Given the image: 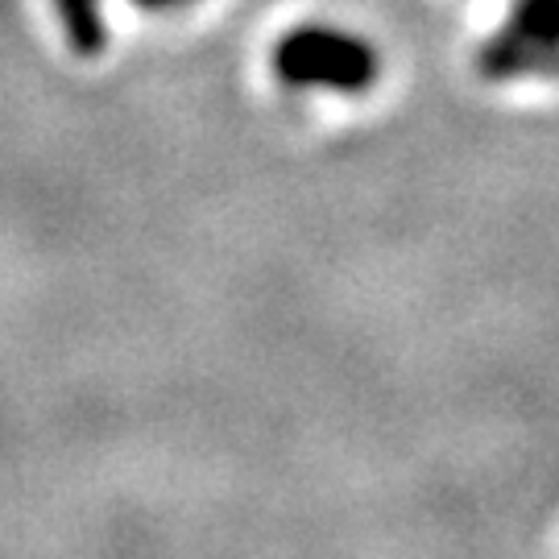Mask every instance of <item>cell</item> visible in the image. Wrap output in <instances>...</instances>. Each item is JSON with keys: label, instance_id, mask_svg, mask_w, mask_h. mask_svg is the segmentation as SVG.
Returning a JSON list of instances; mask_svg holds the SVG:
<instances>
[{"label": "cell", "instance_id": "cell-1", "mask_svg": "<svg viewBox=\"0 0 559 559\" xmlns=\"http://www.w3.org/2000/svg\"><path fill=\"white\" fill-rule=\"evenodd\" d=\"M274 75L286 87H328L344 96L369 92L381 75L378 50L336 25H299L274 46Z\"/></svg>", "mask_w": 559, "mask_h": 559}, {"label": "cell", "instance_id": "cell-2", "mask_svg": "<svg viewBox=\"0 0 559 559\" xmlns=\"http://www.w3.org/2000/svg\"><path fill=\"white\" fill-rule=\"evenodd\" d=\"M477 71L485 80H559V41H531L510 25L477 50Z\"/></svg>", "mask_w": 559, "mask_h": 559}, {"label": "cell", "instance_id": "cell-3", "mask_svg": "<svg viewBox=\"0 0 559 559\" xmlns=\"http://www.w3.org/2000/svg\"><path fill=\"white\" fill-rule=\"evenodd\" d=\"M67 29V41L75 55H100L104 50V17L100 0H55Z\"/></svg>", "mask_w": 559, "mask_h": 559}, {"label": "cell", "instance_id": "cell-4", "mask_svg": "<svg viewBox=\"0 0 559 559\" xmlns=\"http://www.w3.org/2000/svg\"><path fill=\"white\" fill-rule=\"evenodd\" d=\"M506 25L531 41H559V0H514Z\"/></svg>", "mask_w": 559, "mask_h": 559}, {"label": "cell", "instance_id": "cell-5", "mask_svg": "<svg viewBox=\"0 0 559 559\" xmlns=\"http://www.w3.org/2000/svg\"><path fill=\"white\" fill-rule=\"evenodd\" d=\"M141 9H175V4H187V0H133Z\"/></svg>", "mask_w": 559, "mask_h": 559}]
</instances>
